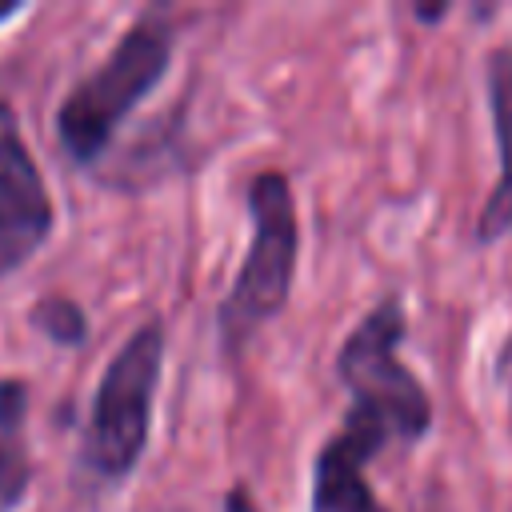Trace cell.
I'll use <instances>...</instances> for the list:
<instances>
[{
	"label": "cell",
	"instance_id": "cell-3",
	"mask_svg": "<svg viewBox=\"0 0 512 512\" xmlns=\"http://www.w3.org/2000/svg\"><path fill=\"white\" fill-rule=\"evenodd\" d=\"M400 336L404 304L396 296H384L344 340L336 372L352 392V416L376 424L388 440H420L432 424V400L424 384L400 364Z\"/></svg>",
	"mask_w": 512,
	"mask_h": 512
},
{
	"label": "cell",
	"instance_id": "cell-6",
	"mask_svg": "<svg viewBox=\"0 0 512 512\" xmlns=\"http://www.w3.org/2000/svg\"><path fill=\"white\" fill-rule=\"evenodd\" d=\"M388 440L344 416V428L336 436H328V444L316 456V472H312V512H388L368 480H364V464L384 448Z\"/></svg>",
	"mask_w": 512,
	"mask_h": 512
},
{
	"label": "cell",
	"instance_id": "cell-10",
	"mask_svg": "<svg viewBox=\"0 0 512 512\" xmlns=\"http://www.w3.org/2000/svg\"><path fill=\"white\" fill-rule=\"evenodd\" d=\"M224 512H260V504L252 500V492L244 484H236L228 496H224Z\"/></svg>",
	"mask_w": 512,
	"mask_h": 512
},
{
	"label": "cell",
	"instance_id": "cell-1",
	"mask_svg": "<svg viewBox=\"0 0 512 512\" xmlns=\"http://www.w3.org/2000/svg\"><path fill=\"white\" fill-rule=\"evenodd\" d=\"M168 60H172V24L156 12L140 16L104 56V64L64 96L56 112V136L64 152L76 164H92L108 148L120 120L160 84Z\"/></svg>",
	"mask_w": 512,
	"mask_h": 512
},
{
	"label": "cell",
	"instance_id": "cell-7",
	"mask_svg": "<svg viewBox=\"0 0 512 512\" xmlns=\"http://www.w3.org/2000/svg\"><path fill=\"white\" fill-rule=\"evenodd\" d=\"M484 72H488V108H492L496 144H500V180L480 208L476 240L492 244L512 228V48L508 44L492 48Z\"/></svg>",
	"mask_w": 512,
	"mask_h": 512
},
{
	"label": "cell",
	"instance_id": "cell-4",
	"mask_svg": "<svg viewBox=\"0 0 512 512\" xmlns=\"http://www.w3.org/2000/svg\"><path fill=\"white\" fill-rule=\"evenodd\" d=\"M160 364H164V324L148 320L124 340V348L104 368L84 428V464L100 480H124L136 468L152 428Z\"/></svg>",
	"mask_w": 512,
	"mask_h": 512
},
{
	"label": "cell",
	"instance_id": "cell-9",
	"mask_svg": "<svg viewBox=\"0 0 512 512\" xmlns=\"http://www.w3.org/2000/svg\"><path fill=\"white\" fill-rule=\"evenodd\" d=\"M32 468L24 448L12 440V432H0V512H12L28 492Z\"/></svg>",
	"mask_w": 512,
	"mask_h": 512
},
{
	"label": "cell",
	"instance_id": "cell-2",
	"mask_svg": "<svg viewBox=\"0 0 512 512\" xmlns=\"http://www.w3.org/2000/svg\"><path fill=\"white\" fill-rule=\"evenodd\" d=\"M248 212H252V244L216 320L228 352H240L252 340V332L264 328L284 308L292 272H296V248H300L296 200L284 172L268 168L252 180Z\"/></svg>",
	"mask_w": 512,
	"mask_h": 512
},
{
	"label": "cell",
	"instance_id": "cell-8",
	"mask_svg": "<svg viewBox=\"0 0 512 512\" xmlns=\"http://www.w3.org/2000/svg\"><path fill=\"white\" fill-rule=\"evenodd\" d=\"M32 324H36L48 340H56V344H80V340H84V312H80V304L68 300V296H48V300H40V304L32 308Z\"/></svg>",
	"mask_w": 512,
	"mask_h": 512
},
{
	"label": "cell",
	"instance_id": "cell-11",
	"mask_svg": "<svg viewBox=\"0 0 512 512\" xmlns=\"http://www.w3.org/2000/svg\"><path fill=\"white\" fill-rule=\"evenodd\" d=\"M20 12V4H0V20H12Z\"/></svg>",
	"mask_w": 512,
	"mask_h": 512
},
{
	"label": "cell",
	"instance_id": "cell-5",
	"mask_svg": "<svg viewBox=\"0 0 512 512\" xmlns=\"http://www.w3.org/2000/svg\"><path fill=\"white\" fill-rule=\"evenodd\" d=\"M52 232V200L32 148L20 132V116L0 100V276L24 268Z\"/></svg>",
	"mask_w": 512,
	"mask_h": 512
}]
</instances>
